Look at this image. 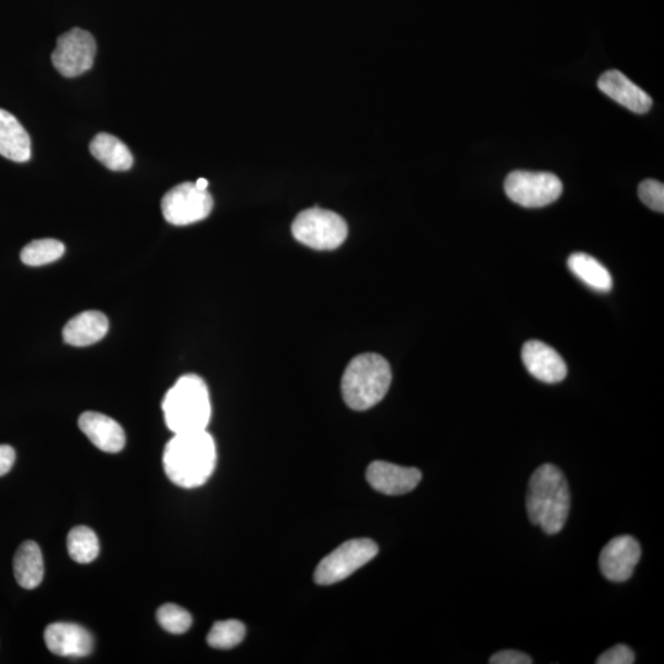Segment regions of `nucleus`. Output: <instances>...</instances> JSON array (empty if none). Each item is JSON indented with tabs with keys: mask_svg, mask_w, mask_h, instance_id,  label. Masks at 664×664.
<instances>
[{
	"mask_svg": "<svg viewBox=\"0 0 664 664\" xmlns=\"http://www.w3.org/2000/svg\"><path fill=\"white\" fill-rule=\"evenodd\" d=\"M216 463V443L206 430L175 433L164 449L165 474L171 483L184 489L206 484Z\"/></svg>",
	"mask_w": 664,
	"mask_h": 664,
	"instance_id": "1",
	"label": "nucleus"
},
{
	"mask_svg": "<svg viewBox=\"0 0 664 664\" xmlns=\"http://www.w3.org/2000/svg\"><path fill=\"white\" fill-rule=\"evenodd\" d=\"M571 508L569 484L562 471L553 464H544L529 480L527 511L530 522L546 534L564 529Z\"/></svg>",
	"mask_w": 664,
	"mask_h": 664,
	"instance_id": "2",
	"label": "nucleus"
},
{
	"mask_svg": "<svg viewBox=\"0 0 664 664\" xmlns=\"http://www.w3.org/2000/svg\"><path fill=\"white\" fill-rule=\"evenodd\" d=\"M166 426L174 433L205 431L212 406L207 384L196 374H186L166 393L162 404Z\"/></svg>",
	"mask_w": 664,
	"mask_h": 664,
	"instance_id": "3",
	"label": "nucleus"
},
{
	"mask_svg": "<svg viewBox=\"0 0 664 664\" xmlns=\"http://www.w3.org/2000/svg\"><path fill=\"white\" fill-rule=\"evenodd\" d=\"M392 368L377 353H364L348 363L341 390L348 408L366 411L387 395L392 384Z\"/></svg>",
	"mask_w": 664,
	"mask_h": 664,
	"instance_id": "4",
	"label": "nucleus"
},
{
	"mask_svg": "<svg viewBox=\"0 0 664 664\" xmlns=\"http://www.w3.org/2000/svg\"><path fill=\"white\" fill-rule=\"evenodd\" d=\"M293 237L314 250H335L347 238V224L339 214L310 208L298 214L292 224Z\"/></svg>",
	"mask_w": 664,
	"mask_h": 664,
	"instance_id": "5",
	"label": "nucleus"
},
{
	"mask_svg": "<svg viewBox=\"0 0 664 664\" xmlns=\"http://www.w3.org/2000/svg\"><path fill=\"white\" fill-rule=\"evenodd\" d=\"M377 554L378 545L371 539L348 540L320 561L314 581L320 586L335 585L355 574Z\"/></svg>",
	"mask_w": 664,
	"mask_h": 664,
	"instance_id": "6",
	"label": "nucleus"
},
{
	"mask_svg": "<svg viewBox=\"0 0 664 664\" xmlns=\"http://www.w3.org/2000/svg\"><path fill=\"white\" fill-rule=\"evenodd\" d=\"M562 190L561 180L551 173L518 170L508 175L505 182L507 196L527 208L551 205L561 196Z\"/></svg>",
	"mask_w": 664,
	"mask_h": 664,
	"instance_id": "7",
	"label": "nucleus"
},
{
	"mask_svg": "<svg viewBox=\"0 0 664 664\" xmlns=\"http://www.w3.org/2000/svg\"><path fill=\"white\" fill-rule=\"evenodd\" d=\"M213 198L207 190H200L195 182H184L163 197L162 211L166 222L174 226H189L210 216Z\"/></svg>",
	"mask_w": 664,
	"mask_h": 664,
	"instance_id": "8",
	"label": "nucleus"
},
{
	"mask_svg": "<svg viewBox=\"0 0 664 664\" xmlns=\"http://www.w3.org/2000/svg\"><path fill=\"white\" fill-rule=\"evenodd\" d=\"M96 42L89 31L74 28L58 37L52 63L66 78L82 76L94 66Z\"/></svg>",
	"mask_w": 664,
	"mask_h": 664,
	"instance_id": "9",
	"label": "nucleus"
},
{
	"mask_svg": "<svg viewBox=\"0 0 664 664\" xmlns=\"http://www.w3.org/2000/svg\"><path fill=\"white\" fill-rule=\"evenodd\" d=\"M641 559V546L630 535H621L604 546L599 556V567L609 581L624 582L634 574Z\"/></svg>",
	"mask_w": 664,
	"mask_h": 664,
	"instance_id": "10",
	"label": "nucleus"
},
{
	"mask_svg": "<svg viewBox=\"0 0 664 664\" xmlns=\"http://www.w3.org/2000/svg\"><path fill=\"white\" fill-rule=\"evenodd\" d=\"M419 469L400 467L393 463L373 462L367 469V481L374 490L388 496L409 494L420 484Z\"/></svg>",
	"mask_w": 664,
	"mask_h": 664,
	"instance_id": "11",
	"label": "nucleus"
},
{
	"mask_svg": "<svg viewBox=\"0 0 664 664\" xmlns=\"http://www.w3.org/2000/svg\"><path fill=\"white\" fill-rule=\"evenodd\" d=\"M45 642L53 655L82 658L93 652V636L77 624L55 623L47 626Z\"/></svg>",
	"mask_w": 664,
	"mask_h": 664,
	"instance_id": "12",
	"label": "nucleus"
},
{
	"mask_svg": "<svg viewBox=\"0 0 664 664\" xmlns=\"http://www.w3.org/2000/svg\"><path fill=\"white\" fill-rule=\"evenodd\" d=\"M522 360L528 372L540 382L554 384L567 376V366L553 347L542 341L526 342L522 350Z\"/></svg>",
	"mask_w": 664,
	"mask_h": 664,
	"instance_id": "13",
	"label": "nucleus"
},
{
	"mask_svg": "<svg viewBox=\"0 0 664 664\" xmlns=\"http://www.w3.org/2000/svg\"><path fill=\"white\" fill-rule=\"evenodd\" d=\"M79 428L100 451L119 453L125 448V431L111 417L100 412L87 411L79 417Z\"/></svg>",
	"mask_w": 664,
	"mask_h": 664,
	"instance_id": "14",
	"label": "nucleus"
},
{
	"mask_svg": "<svg viewBox=\"0 0 664 664\" xmlns=\"http://www.w3.org/2000/svg\"><path fill=\"white\" fill-rule=\"evenodd\" d=\"M598 88L635 114H646L651 110V96L619 71L605 72L598 80Z\"/></svg>",
	"mask_w": 664,
	"mask_h": 664,
	"instance_id": "15",
	"label": "nucleus"
},
{
	"mask_svg": "<svg viewBox=\"0 0 664 664\" xmlns=\"http://www.w3.org/2000/svg\"><path fill=\"white\" fill-rule=\"evenodd\" d=\"M109 331V320L96 310L83 312L69 320L63 329V339L74 347H87L96 344Z\"/></svg>",
	"mask_w": 664,
	"mask_h": 664,
	"instance_id": "16",
	"label": "nucleus"
},
{
	"mask_svg": "<svg viewBox=\"0 0 664 664\" xmlns=\"http://www.w3.org/2000/svg\"><path fill=\"white\" fill-rule=\"evenodd\" d=\"M0 155L16 163L29 162L31 138L10 112L0 109Z\"/></svg>",
	"mask_w": 664,
	"mask_h": 664,
	"instance_id": "17",
	"label": "nucleus"
},
{
	"mask_svg": "<svg viewBox=\"0 0 664 664\" xmlns=\"http://www.w3.org/2000/svg\"><path fill=\"white\" fill-rule=\"evenodd\" d=\"M14 576L19 586L25 589H35L44 580V558L40 546L32 540L19 546L14 556Z\"/></svg>",
	"mask_w": 664,
	"mask_h": 664,
	"instance_id": "18",
	"label": "nucleus"
},
{
	"mask_svg": "<svg viewBox=\"0 0 664 664\" xmlns=\"http://www.w3.org/2000/svg\"><path fill=\"white\" fill-rule=\"evenodd\" d=\"M90 153L112 171H127L132 168L133 155L130 148L119 138L109 133H99L90 143Z\"/></svg>",
	"mask_w": 664,
	"mask_h": 664,
	"instance_id": "19",
	"label": "nucleus"
},
{
	"mask_svg": "<svg viewBox=\"0 0 664 664\" xmlns=\"http://www.w3.org/2000/svg\"><path fill=\"white\" fill-rule=\"evenodd\" d=\"M569 269L578 280L597 292H609L613 288V278L610 272L593 256L585 253H575L569 257Z\"/></svg>",
	"mask_w": 664,
	"mask_h": 664,
	"instance_id": "20",
	"label": "nucleus"
},
{
	"mask_svg": "<svg viewBox=\"0 0 664 664\" xmlns=\"http://www.w3.org/2000/svg\"><path fill=\"white\" fill-rule=\"evenodd\" d=\"M68 553L78 564H89L98 558L100 545L94 530L80 526L73 528L67 538Z\"/></svg>",
	"mask_w": 664,
	"mask_h": 664,
	"instance_id": "21",
	"label": "nucleus"
},
{
	"mask_svg": "<svg viewBox=\"0 0 664 664\" xmlns=\"http://www.w3.org/2000/svg\"><path fill=\"white\" fill-rule=\"evenodd\" d=\"M64 244L56 239L34 240L21 251L20 259L25 265L39 267L60 260L64 255Z\"/></svg>",
	"mask_w": 664,
	"mask_h": 664,
	"instance_id": "22",
	"label": "nucleus"
},
{
	"mask_svg": "<svg viewBox=\"0 0 664 664\" xmlns=\"http://www.w3.org/2000/svg\"><path fill=\"white\" fill-rule=\"evenodd\" d=\"M245 633V626L239 620L217 621L207 636V642L213 649L230 650L244 640Z\"/></svg>",
	"mask_w": 664,
	"mask_h": 664,
	"instance_id": "23",
	"label": "nucleus"
},
{
	"mask_svg": "<svg viewBox=\"0 0 664 664\" xmlns=\"http://www.w3.org/2000/svg\"><path fill=\"white\" fill-rule=\"evenodd\" d=\"M157 619L164 630L175 635L186 633L192 625L191 614L176 604H165L160 607Z\"/></svg>",
	"mask_w": 664,
	"mask_h": 664,
	"instance_id": "24",
	"label": "nucleus"
},
{
	"mask_svg": "<svg viewBox=\"0 0 664 664\" xmlns=\"http://www.w3.org/2000/svg\"><path fill=\"white\" fill-rule=\"evenodd\" d=\"M639 197L647 207L656 212L664 211V186L657 180H645L639 186Z\"/></svg>",
	"mask_w": 664,
	"mask_h": 664,
	"instance_id": "25",
	"label": "nucleus"
},
{
	"mask_svg": "<svg viewBox=\"0 0 664 664\" xmlns=\"http://www.w3.org/2000/svg\"><path fill=\"white\" fill-rule=\"evenodd\" d=\"M635 655L633 650L626 645H617L612 647L599 656L598 664H633Z\"/></svg>",
	"mask_w": 664,
	"mask_h": 664,
	"instance_id": "26",
	"label": "nucleus"
},
{
	"mask_svg": "<svg viewBox=\"0 0 664 664\" xmlns=\"http://www.w3.org/2000/svg\"><path fill=\"white\" fill-rule=\"evenodd\" d=\"M491 664H530L533 663L532 657L526 655V653L506 650L495 653L494 656L490 658Z\"/></svg>",
	"mask_w": 664,
	"mask_h": 664,
	"instance_id": "27",
	"label": "nucleus"
},
{
	"mask_svg": "<svg viewBox=\"0 0 664 664\" xmlns=\"http://www.w3.org/2000/svg\"><path fill=\"white\" fill-rule=\"evenodd\" d=\"M16 454L13 447L8 444L0 446V476L8 474L15 463Z\"/></svg>",
	"mask_w": 664,
	"mask_h": 664,
	"instance_id": "28",
	"label": "nucleus"
},
{
	"mask_svg": "<svg viewBox=\"0 0 664 664\" xmlns=\"http://www.w3.org/2000/svg\"><path fill=\"white\" fill-rule=\"evenodd\" d=\"M195 184H196V186L198 187V189H200V190H207V187H208V181H207L206 179H198V180L195 182Z\"/></svg>",
	"mask_w": 664,
	"mask_h": 664,
	"instance_id": "29",
	"label": "nucleus"
}]
</instances>
